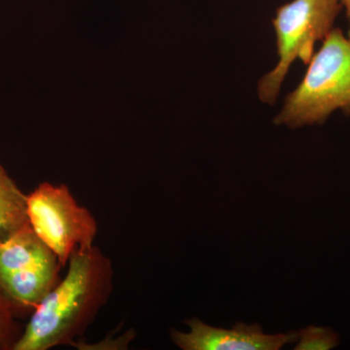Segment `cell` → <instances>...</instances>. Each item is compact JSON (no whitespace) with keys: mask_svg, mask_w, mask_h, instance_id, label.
Returning a JSON list of instances; mask_svg holds the SVG:
<instances>
[{"mask_svg":"<svg viewBox=\"0 0 350 350\" xmlns=\"http://www.w3.org/2000/svg\"><path fill=\"white\" fill-rule=\"evenodd\" d=\"M66 276L31 313L13 350H49L75 345L113 291L112 262L98 246L76 250Z\"/></svg>","mask_w":350,"mask_h":350,"instance_id":"obj_1","label":"cell"},{"mask_svg":"<svg viewBox=\"0 0 350 350\" xmlns=\"http://www.w3.org/2000/svg\"><path fill=\"white\" fill-rule=\"evenodd\" d=\"M301 84L288 94L276 125H321L336 110L350 115V40L333 29L313 55Z\"/></svg>","mask_w":350,"mask_h":350,"instance_id":"obj_2","label":"cell"},{"mask_svg":"<svg viewBox=\"0 0 350 350\" xmlns=\"http://www.w3.org/2000/svg\"><path fill=\"white\" fill-rule=\"evenodd\" d=\"M342 6L340 0H292L278 8L273 24L278 63L258 84L262 103L275 105L285 76L296 59L310 63L314 44L324 40L334 29Z\"/></svg>","mask_w":350,"mask_h":350,"instance_id":"obj_3","label":"cell"},{"mask_svg":"<svg viewBox=\"0 0 350 350\" xmlns=\"http://www.w3.org/2000/svg\"><path fill=\"white\" fill-rule=\"evenodd\" d=\"M59 258L31 224L0 239V287L19 314L31 313L59 280Z\"/></svg>","mask_w":350,"mask_h":350,"instance_id":"obj_4","label":"cell"},{"mask_svg":"<svg viewBox=\"0 0 350 350\" xmlns=\"http://www.w3.org/2000/svg\"><path fill=\"white\" fill-rule=\"evenodd\" d=\"M27 213L32 229L56 253L63 268L76 250L94 245L96 218L64 184H39L27 195Z\"/></svg>","mask_w":350,"mask_h":350,"instance_id":"obj_5","label":"cell"},{"mask_svg":"<svg viewBox=\"0 0 350 350\" xmlns=\"http://www.w3.org/2000/svg\"><path fill=\"white\" fill-rule=\"evenodd\" d=\"M188 333L170 330V338L183 350H278L298 340V332L267 335L261 325L238 322L230 330L207 325L199 319H187Z\"/></svg>","mask_w":350,"mask_h":350,"instance_id":"obj_6","label":"cell"},{"mask_svg":"<svg viewBox=\"0 0 350 350\" xmlns=\"http://www.w3.org/2000/svg\"><path fill=\"white\" fill-rule=\"evenodd\" d=\"M27 195L0 163V239L29 224Z\"/></svg>","mask_w":350,"mask_h":350,"instance_id":"obj_7","label":"cell"},{"mask_svg":"<svg viewBox=\"0 0 350 350\" xmlns=\"http://www.w3.org/2000/svg\"><path fill=\"white\" fill-rule=\"evenodd\" d=\"M17 308L0 287V350H13L22 337L25 326L17 320Z\"/></svg>","mask_w":350,"mask_h":350,"instance_id":"obj_8","label":"cell"},{"mask_svg":"<svg viewBox=\"0 0 350 350\" xmlns=\"http://www.w3.org/2000/svg\"><path fill=\"white\" fill-rule=\"evenodd\" d=\"M296 350H330L340 344L338 333L326 327L310 325L298 332Z\"/></svg>","mask_w":350,"mask_h":350,"instance_id":"obj_9","label":"cell"},{"mask_svg":"<svg viewBox=\"0 0 350 350\" xmlns=\"http://www.w3.org/2000/svg\"><path fill=\"white\" fill-rule=\"evenodd\" d=\"M340 3L342 6H345V10H347V18L349 21V39L350 40V0H340Z\"/></svg>","mask_w":350,"mask_h":350,"instance_id":"obj_10","label":"cell"}]
</instances>
